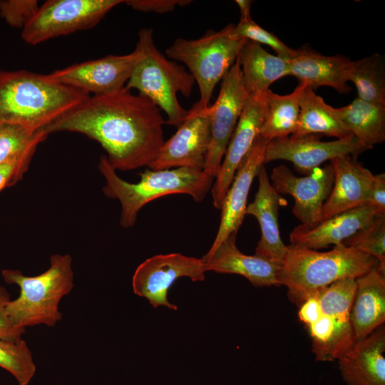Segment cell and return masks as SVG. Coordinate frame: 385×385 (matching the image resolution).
Masks as SVG:
<instances>
[{"label":"cell","mask_w":385,"mask_h":385,"mask_svg":"<svg viewBox=\"0 0 385 385\" xmlns=\"http://www.w3.org/2000/svg\"><path fill=\"white\" fill-rule=\"evenodd\" d=\"M235 3L237 4L240 11V20L248 21L252 19L250 15L252 1L249 0H236Z\"/></svg>","instance_id":"40"},{"label":"cell","mask_w":385,"mask_h":385,"mask_svg":"<svg viewBox=\"0 0 385 385\" xmlns=\"http://www.w3.org/2000/svg\"><path fill=\"white\" fill-rule=\"evenodd\" d=\"M299 115L294 136L323 134L337 139L353 135L342 120L337 108L328 105L314 91L305 86L300 99Z\"/></svg>","instance_id":"26"},{"label":"cell","mask_w":385,"mask_h":385,"mask_svg":"<svg viewBox=\"0 0 385 385\" xmlns=\"http://www.w3.org/2000/svg\"><path fill=\"white\" fill-rule=\"evenodd\" d=\"M232 34L239 38H245L260 45L269 46L278 56L287 61L294 58L297 53V50L287 46L273 33L263 29L252 19L240 21L237 25H234Z\"/></svg>","instance_id":"33"},{"label":"cell","mask_w":385,"mask_h":385,"mask_svg":"<svg viewBox=\"0 0 385 385\" xmlns=\"http://www.w3.org/2000/svg\"><path fill=\"white\" fill-rule=\"evenodd\" d=\"M209 106L203 107L197 101L188 111L183 123L176 133L164 142L158 156L148 166L150 169L203 170L211 138Z\"/></svg>","instance_id":"13"},{"label":"cell","mask_w":385,"mask_h":385,"mask_svg":"<svg viewBox=\"0 0 385 385\" xmlns=\"http://www.w3.org/2000/svg\"><path fill=\"white\" fill-rule=\"evenodd\" d=\"M350 61L342 55L324 56L303 48L288 61L289 75L296 77L299 84L313 90L329 86L341 93H347L350 91L347 85Z\"/></svg>","instance_id":"23"},{"label":"cell","mask_w":385,"mask_h":385,"mask_svg":"<svg viewBox=\"0 0 385 385\" xmlns=\"http://www.w3.org/2000/svg\"><path fill=\"white\" fill-rule=\"evenodd\" d=\"M378 265L371 255L343 244L327 252L290 244L277 279L279 285L287 287L289 299L299 307L319 289L340 279H356Z\"/></svg>","instance_id":"3"},{"label":"cell","mask_w":385,"mask_h":385,"mask_svg":"<svg viewBox=\"0 0 385 385\" xmlns=\"http://www.w3.org/2000/svg\"><path fill=\"white\" fill-rule=\"evenodd\" d=\"M39 8L36 0L0 1V16L10 26L24 29Z\"/></svg>","instance_id":"35"},{"label":"cell","mask_w":385,"mask_h":385,"mask_svg":"<svg viewBox=\"0 0 385 385\" xmlns=\"http://www.w3.org/2000/svg\"><path fill=\"white\" fill-rule=\"evenodd\" d=\"M136 45L141 50V57L125 88L135 89L149 98L165 111V123L179 128L188 111L180 104L178 93L189 97L195 83L194 78L184 66L168 59L157 48L152 29L140 30Z\"/></svg>","instance_id":"6"},{"label":"cell","mask_w":385,"mask_h":385,"mask_svg":"<svg viewBox=\"0 0 385 385\" xmlns=\"http://www.w3.org/2000/svg\"><path fill=\"white\" fill-rule=\"evenodd\" d=\"M191 2L188 0H128L124 3L137 11L165 14Z\"/></svg>","instance_id":"36"},{"label":"cell","mask_w":385,"mask_h":385,"mask_svg":"<svg viewBox=\"0 0 385 385\" xmlns=\"http://www.w3.org/2000/svg\"><path fill=\"white\" fill-rule=\"evenodd\" d=\"M237 233H232L218 246L201 258L206 272L237 274L247 279L255 287L279 286V267L255 255H247L236 245Z\"/></svg>","instance_id":"20"},{"label":"cell","mask_w":385,"mask_h":385,"mask_svg":"<svg viewBox=\"0 0 385 385\" xmlns=\"http://www.w3.org/2000/svg\"><path fill=\"white\" fill-rule=\"evenodd\" d=\"M270 178L278 193L293 197L292 212L302 225L312 228L322 221V209L334 183L330 164L318 167L304 177L295 175L288 167L280 165L272 169Z\"/></svg>","instance_id":"15"},{"label":"cell","mask_w":385,"mask_h":385,"mask_svg":"<svg viewBox=\"0 0 385 385\" xmlns=\"http://www.w3.org/2000/svg\"><path fill=\"white\" fill-rule=\"evenodd\" d=\"M378 213L374 206H360L324 220L312 228L297 226L290 232L289 240L292 245L314 250L342 244L369 225Z\"/></svg>","instance_id":"21"},{"label":"cell","mask_w":385,"mask_h":385,"mask_svg":"<svg viewBox=\"0 0 385 385\" xmlns=\"http://www.w3.org/2000/svg\"><path fill=\"white\" fill-rule=\"evenodd\" d=\"M305 85L299 84L287 95L268 90L265 94L266 110L259 135L272 140L293 134L299 119V103Z\"/></svg>","instance_id":"27"},{"label":"cell","mask_w":385,"mask_h":385,"mask_svg":"<svg viewBox=\"0 0 385 385\" xmlns=\"http://www.w3.org/2000/svg\"><path fill=\"white\" fill-rule=\"evenodd\" d=\"M244 86L250 96L265 93L277 80L289 76L287 60L272 55L247 40L237 56Z\"/></svg>","instance_id":"25"},{"label":"cell","mask_w":385,"mask_h":385,"mask_svg":"<svg viewBox=\"0 0 385 385\" xmlns=\"http://www.w3.org/2000/svg\"><path fill=\"white\" fill-rule=\"evenodd\" d=\"M9 300V292L4 287L0 286V338L18 339L21 338L25 330L15 328L9 320L6 312V306Z\"/></svg>","instance_id":"37"},{"label":"cell","mask_w":385,"mask_h":385,"mask_svg":"<svg viewBox=\"0 0 385 385\" xmlns=\"http://www.w3.org/2000/svg\"><path fill=\"white\" fill-rule=\"evenodd\" d=\"M206 272L202 259L188 257L180 253L158 255L142 262L132 278L133 292L148 300L154 307L164 306L177 310L169 302L168 292L179 278L203 281Z\"/></svg>","instance_id":"11"},{"label":"cell","mask_w":385,"mask_h":385,"mask_svg":"<svg viewBox=\"0 0 385 385\" xmlns=\"http://www.w3.org/2000/svg\"><path fill=\"white\" fill-rule=\"evenodd\" d=\"M42 141H36L23 153L0 164V192L14 185L22 178L38 145Z\"/></svg>","instance_id":"34"},{"label":"cell","mask_w":385,"mask_h":385,"mask_svg":"<svg viewBox=\"0 0 385 385\" xmlns=\"http://www.w3.org/2000/svg\"><path fill=\"white\" fill-rule=\"evenodd\" d=\"M0 367L9 371L19 385H28L36 372V365L26 342L21 338H0Z\"/></svg>","instance_id":"30"},{"label":"cell","mask_w":385,"mask_h":385,"mask_svg":"<svg viewBox=\"0 0 385 385\" xmlns=\"http://www.w3.org/2000/svg\"><path fill=\"white\" fill-rule=\"evenodd\" d=\"M385 327L381 325L356 341L338 359L343 380L348 385H385Z\"/></svg>","instance_id":"22"},{"label":"cell","mask_w":385,"mask_h":385,"mask_svg":"<svg viewBox=\"0 0 385 385\" xmlns=\"http://www.w3.org/2000/svg\"><path fill=\"white\" fill-rule=\"evenodd\" d=\"M48 135L44 129L11 123L0 125V164L23 153L36 141H43Z\"/></svg>","instance_id":"32"},{"label":"cell","mask_w":385,"mask_h":385,"mask_svg":"<svg viewBox=\"0 0 385 385\" xmlns=\"http://www.w3.org/2000/svg\"><path fill=\"white\" fill-rule=\"evenodd\" d=\"M329 164L334 173V183L322 209V221L368 205L374 178V174L351 155L335 158Z\"/></svg>","instance_id":"19"},{"label":"cell","mask_w":385,"mask_h":385,"mask_svg":"<svg viewBox=\"0 0 385 385\" xmlns=\"http://www.w3.org/2000/svg\"><path fill=\"white\" fill-rule=\"evenodd\" d=\"M165 121L149 98L123 88L89 96L56 119L44 130L81 133L97 141L106 151L115 170L149 166L164 143Z\"/></svg>","instance_id":"1"},{"label":"cell","mask_w":385,"mask_h":385,"mask_svg":"<svg viewBox=\"0 0 385 385\" xmlns=\"http://www.w3.org/2000/svg\"><path fill=\"white\" fill-rule=\"evenodd\" d=\"M342 244L371 255L378 260L379 268L385 271V213H378L369 225Z\"/></svg>","instance_id":"31"},{"label":"cell","mask_w":385,"mask_h":385,"mask_svg":"<svg viewBox=\"0 0 385 385\" xmlns=\"http://www.w3.org/2000/svg\"><path fill=\"white\" fill-rule=\"evenodd\" d=\"M257 177L258 190L253 202L246 209V215L254 216L261 230L255 255L280 267L287 251V245L281 239L278 221L279 207L284 200L272 185L264 165Z\"/></svg>","instance_id":"18"},{"label":"cell","mask_w":385,"mask_h":385,"mask_svg":"<svg viewBox=\"0 0 385 385\" xmlns=\"http://www.w3.org/2000/svg\"><path fill=\"white\" fill-rule=\"evenodd\" d=\"M1 274L7 284L20 288L19 297L6 306V314L15 328L25 330L38 324L53 327L61 319L60 301L73 287L69 255H51L49 268L37 276H25L17 270H4Z\"/></svg>","instance_id":"5"},{"label":"cell","mask_w":385,"mask_h":385,"mask_svg":"<svg viewBox=\"0 0 385 385\" xmlns=\"http://www.w3.org/2000/svg\"><path fill=\"white\" fill-rule=\"evenodd\" d=\"M266 93L249 97L229 141L212 187L213 205L217 209L221 208L238 167L259 135L266 110Z\"/></svg>","instance_id":"16"},{"label":"cell","mask_w":385,"mask_h":385,"mask_svg":"<svg viewBox=\"0 0 385 385\" xmlns=\"http://www.w3.org/2000/svg\"><path fill=\"white\" fill-rule=\"evenodd\" d=\"M355 289L356 279L346 278L316 292L323 314L307 326L316 361L338 360L356 342L351 322Z\"/></svg>","instance_id":"8"},{"label":"cell","mask_w":385,"mask_h":385,"mask_svg":"<svg viewBox=\"0 0 385 385\" xmlns=\"http://www.w3.org/2000/svg\"><path fill=\"white\" fill-rule=\"evenodd\" d=\"M234 24L208 31L197 39L177 38L167 48L166 56L180 61L188 68L200 91L202 106L208 107L215 86L222 81L237 58L247 41L232 34Z\"/></svg>","instance_id":"7"},{"label":"cell","mask_w":385,"mask_h":385,"mask_svg":"<svg viewBox=\"0 0 385 385\" xmlns=\"http://www.w3.org/2000/svg\"><path fill=\"white\" fill-rule=\"evenodd\" d=\"M270 140L258 135L252 148L238 167L221 206V217L214 249L232 233H237L246 215L247 197L254 178L265 164V149Z\"/></svg>","instance_id":"17"},{"label":"cell","mask_w":385,"mask_h":385,"mask_svg":"<svg viewBox=\"0 0 385 385\" xmlns=\"http://www.w3.org/2000/svg\"><path fill=\"white\" fill-rule=\"evenodd\" d=\"M385 321V271L379 265L356 279L351 322L356 341L364 339Z\"/></svg>","instance_id":"24"},{"label":"cell","mask_w":385,"mask_h":385,"mask_svg":"<svg viewBox=\"0 0 385 385\" xmlns=\"http://www.w3.org/2000/svg\"><path fill=\"white\" fill-rule=\"evenodd\" d=\"M337 110L351 133L370 148L384 141L385 105L356 98Z\"/></svg>","instance_id":"28"},{"label":"cell","mask_w":385,"mask_h":385,"mask_svg":"<svg viewBox=\"0 0 385 385\" xmlns=\"http://www.w3.org/2000/svg\"><path fill=\"white\" fill-rule=\"evenodd\" d=\"M141 57V50L124 55H108L103 58L73 64L47 74L56 83L72 87L88 95L107 94L125 86Z\"/></svg>","instance_id":"12"},{"label":"cell","mask_w":385,"mask_h":385,"mask_svg":"<svg viewBox=\"0 0 385 385\" xmlns=\"http://www.w3.org/2000/svg\"><path fill=\"white\" fill-rule=\"evenodd\" d=\"M121 0H48L22 29L21 38L36 45L95 26Z\"/></svg>","instance_id":"9"},{"label":"cell","mask_w":385,"mask_h":385,"mask_svg":"<svg viewBox=\"0 0 385 385\" xmlns=\"http://www.w3.org/2000/svg\"><path fill=\"white\" fill-rule=\"evenodd\" d=\"M98 168L106 180L103 192L117 199L121 205L120 222L123 227L134 226L140 209L157 198L171 194H186L202 201L212 188L213 179L202 170L190 168L145 170L135 183L121 179L106 156L100 158Z\"/></svg>","instance_id":"4"},{"label":"cell","mask_w":385,"mask_h":385,"mask_svg":"<svg viewBox=\"0 0 385 385\" xmlns=\"http://www.w3.org/2000/svg\"><path fill=\"white\" fill-rule=\"evenodd\" d=\"M384 66V58L379 53L350 61L348 80L354 83L359 98L385 105Z\"/></svg>","instance_id":"29"},{"label":"cell","mask_w":385,"mask_h":385,"mask_svg":"<svg viewBox=\"0 0 385 385\" xmlns=\"http://www.w3.org/2000/svg\"><path fill=\"white\" fill-rule=\"evenodd\" d=\"M322 314L318 297L314 293L300 305L298 317L302 322L308 326L317 321Z\"/></svg>","instance_id":"39"},{"label":"cell","mask_w":385,"mask_h":385,"mask_svg":"<svg viewBox=\"0 0 385 385\" xmlns=\"http://www.w3.org/2000/svg\"><path fill=\"white\" fill-rule=\"evenodd\" d=\"M250 96L238 59L222 78L217 100L210 105L211 138L203 173L215 179L237 121Z\"/></svg>","instance_id":"10"},{"label":"cell","mask_w":385,"mask_h":385,"mask_svg":"<svg viewBox=\"0 0 385 385\" xmlns=\"http://www.w3.org/2000/svg\"><path fill=\"white\" fill-rule=\"evenodd\" d=\"M368 205L374 206L379 212L385 213V174L374 175Z\"/></svg>","instance_id":"38"},{"label":"cell","mask_w":385,"mask_h":385,"mask_svg":"<svg viewBox=\"0 0 385 385\" xmlns=\"http://www.w3.org/2000/svg\"><path fill=\"white\" fill-rule=\"evenodd\" d=\"M90 95L26 70L0 71V125L44 129Z\"/></svg>","instance_id":"2"},{"label":"cell","mask_w":385,"mask_h":385,"mask_svg":"<svg viewBox=\"0 0 385 385\" xmlns=\"http://www.w3.org/2000/svg\"><path fill=\"white\" fill-rule=\"evenodd\" d=\"M370 149L354 135L332 141H322L317 135L287 136L270 140L265 149V163L284 160L299 173L308 175L314 169L335 158H354Z\"/></svg>","instance_id":"14"}]
</instances>
